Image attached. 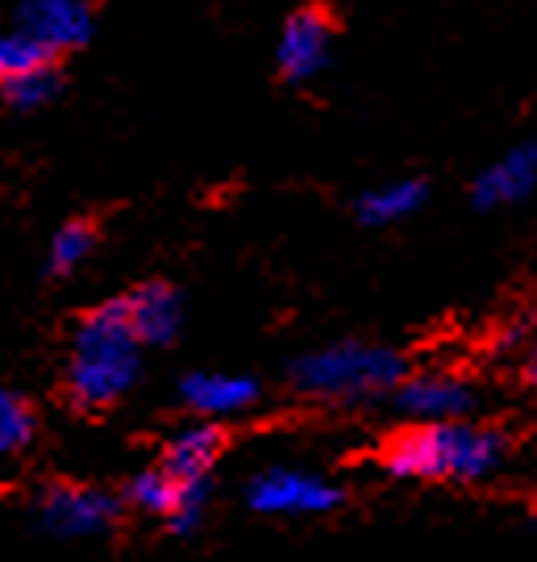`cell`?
Returning <instances> with one entry per match:
<instances>
[{
  "instance_id": "6da1fadb",
  "label": "cell",
  "mask_w": 537,
  "mask_h": 562,
  "mask_svg": "<svg viewBox=\"0 0 537 562\" xmlns=\"http://www.w3.org/2000/svg\"><path fill=\"white\" fill-rule=\"evenodd\" d=\"M504 459L508 438L471 422L409 425L383 446V471L417 483H479L496 475Z\"/></svg>"
},
{
  "instance_id": "7a4b0ae2",
  "label": "cell",
  "mask_w": 537,
  "mask_h": 562,
  "mask_svg": "<svg viewBox=\"0 0 537 562\" xmlns=\"http://www.w3.org/2000/svg\"><path fill=\"white\" fill-rule=\"evenodd\" d=\"M142 375V341L130 329L125 304L109 301L92 308L71 338V359H67V401L97 413L113 408L134 392Z\"/></svg>"
},
{
  "instance_id": "3957f363",
  "label": "cell",
  "mask_w": 537,
  "mask_h": 562,
  "mask_svg": "<svg viewBox=\"0 0 537 562\" xmlns=\"http://www.w3.org/2000/svg\"><path fill=\"white\" fill-rule=\"evenodd\" d=\"M409 375L396 350L371 341H329L292 362V387L309 401L325 404H367L392 396Z\"/></svg>"
},
{
  "instance_id": "277c9868",
  "label": "cell",
  "mask_w": 537,
  "mask_h": 562,
  "mask_svg": "<svg viewBox=\"0 0 537 562\" xmlns=\"http://www.w3.org/2000/svg\"><path fill=\"white\" fill-rule=\"evenodd\" d=\"M246 504L262 517H325L342 504V487L304 467H267L246 483Z\"/></svg>"
},
{
  "instance_id": "5b68a950",
  "label": "cell",
  "mask_w": 537,
  "mask_h": 562,
  "mask_svg": "<svg viewBox=\"0 0 537 562\" xmlns=\"http://www.w3.org/2000/svg\"><path fill=\"white\" fill-rule=\"evenodd\" d=\"M121 504L100 492V487H83V483H46L34 501V517L51 538H67V542H83V538H100L118 525Z\"/></svg>"
},
{
  "instance_id": "8992f818",
  "label": "cell",
  "mask_w": 537,
  "mask_h": 562,
  "mask_svg": "<svg viewBox=\"0 0 537 562\" xmlns=\"http://www.w3.org/2000/svg\"><path fill=\"white\" fill-rule=\"evenodd\" d=\"M125 496H130V504H134L138 513L163 521L171 533H179V538L197 533L200 521H204V508H209V487H183V483L171 480L163 467L138 471V475L130 480V487H125Z\"/></svg>"
},
{
  "instance_id": "52a82bcc",
  "label": "cell",
  "mask_w": 537,
  "mask_h": 562,
  "mask_svg": "<svg viewBox=\"0 0 537 562\" xmlns=\"http://www.w3.org/2000/svg\"><path fill=\"white\" fill-rule=\"evenodd\" d=\"M392 401L413 425L467 422V413L476 408V387L455 371H421V375H404Z\"/></svg>"
},
{
  "instance_id": "ba28073f",
  "label": "cell",
  "mask_w": 537,
  "mask_h": 562,
  "mask_svg": "<svg viewBox=\"0 0 537 562\" xmlns=\"http://www.w3.org/2000/svg\"><path fill=\"white\" fill-rule=\"evenodd\" d=\"M18 30L46 59H59L92 38V4L88 0H30L21 4Z\"/></svg>"
},
{
  "instance_id": "9c48e42d",
  "label": "cell",
  "mask_w": 537,
  "mask_h": 562,
  "mask_svg": "<svg viewBox=\"0 0 537 562\" xmlns=\"http://www.w3.org/2000/svg\"><path fill=\"white\" fill-rule=\"evenodd\" d=\"M329 59H334V21L325 9H300L283 21L276 46V63L283 80H313L329 67Z\"/></svg>"
},
{
  "instance_id": "30bf717a",
  "label": "cell",
  "mask_w": 537,
  "mask_h": 562,
  "mask_svg": "<svg viewBox=\"0 0 537 562\" xmlns=\"http://www.w3.org/2000/svg\"><path fill=\"white\" fill-rule=\"evenodd\" d=\"M179 396L204 422H225L259 401V383L238 371H197L179 383Z\"/></svg>"
},
{
  "instance_id": "8fae6325",
  "label": "cell",
  "mask_w": 537,
  "mask_h": 562,
  "mask_svg": "<svg viewBox=\"0 0 537 562\" xmlns=\"http://www.w3.org/2000/svg\"><path fill=\"white\" fill-rule=\"evenodd\" d=\"M121 304H125V317H130V329H134V338L142 341V350H146V346H171V341L179 338L183 301H179V292L171 283H163V280L142 283V288H134Z\"/></svg>"
},
{
  "instance_id": "7c38bea8",
  "label": "cell",
  "mask_w": 537,
  "mask_h": 562,
  "mask_svg": "<svg viewBox=\"0 0 537 562\" xmlns=\"http://www.w3.org/2000/svg\"><path fill=\"white\" fill-rule=\"evenodd\" d=\"M221 450H225V434H221L217 425H188L163 450L159 467L171 480L183 483V487H209Z\"/></svg>"
},
{
  "instance_id": "4fadbf2b",
  "label": "cell",
  "mask_w": 537,
  "mask_h": 562,
  "mask_svg": "<svg viewBox=\"0 0 537 562\" xmlns=\"http://www.w3.org/2000/svg\"><path fill=\"white\" fill-rule=\"evenodd\" d=\"M537 188V146H513L504 159H496L492 167L479 171L476 196L479 209H504V204L529 201V192Z\"/></svg>"
},
{
  "instance_id": "5bb4252c",
  "label": "cell",
  "mask_w": 537,
  "mask_h": 562,
  "mask_svg": "<svg viewBox=\"0 0 537 562\" xmlns=\"http://www.w3.org/2000/svg\"><path fill=\"white\" fill-rule=\"evenodd\" d=\"M425 196H429L425 180H388L379 188H367L358 196L355 213L362 225H396L404 217H413L425 204Z\"/></svg>"
},
{
  "instance_id": "9a60e30c",
  "label": "cell",
  "mask_w": 537,
  "mask_h": 562,
  "mask_svg": "<svg viewBox=\"0 0 537 562\" xmlns=\"http://www.w3.org/2000/svg\"><path fill=\"white\" fill-rule=\"evenodd\" d=\"M38 434V413L34 404L18 396L13 387H0V459H13Z\"/></svg>"
},
{
  "instance_id": "2e32d148",
  "label": "cell",
  "mask_w": 537,
  "mask_h": 562,
  "mask_svg": "<svg viewBox=\"0 0 537 562\" xmlns=\"http://www.w3.org/2000/svg\"><path fill=\"white\" fill-rule=\"evenodd\" d=\"M0 97L13 104V109H21V113L51 104L55 97H59V71H55V63L34 67V71H25V76H18V80L0 83Z\"/></svg>"
},
{
  "instance_id": "e0dca14e",
  "label": "cell",
  "mask_w": 537,
  "mask_h": 562,
  "mask_svg": "<svg viewBox=\"0 0 537 562\" xmlns=\"http://www.w3.org/2000/svg\"><path fill=\"white\" fill-rule=\"evenodd\" d=\"M92 246H97V229H92L88 222H71L51 238V255H46V262H51L55 276H71V271L92 255Z\"/></svg>"
},
{
  "instance_id": "ac0fdd59",
  "label": "cell",
  "mask_w": 537,
  "mask_h": 562,
  "mask_svg": "<svg viewBox=\"0 0 537 562\" xmlns=\"http://www.w3.org/2000/svg\"><path fill=\"white\" fill-rule=\"evenodd\" d=\"M46 63H51V59H46L38 46L21 34V30L0 34V83L18 80V76L34 71V67H46Z\"/></svg>"
},
{
  "instance_id": "d6986e66",
  "label": "cell",
  "mask_w": 537,
  "mask_h": 562,
  "mask_svg": "<svg viewBox=\"0 0 537 562\" xmlns=\"http://www.w3.org/2000/svg\"><path fill=\"white\" fill-rule=\"evenodd\" d=\"M525 380L537 387V341L529 346V355H525Z\"/></svg>"
}]
</instances>
